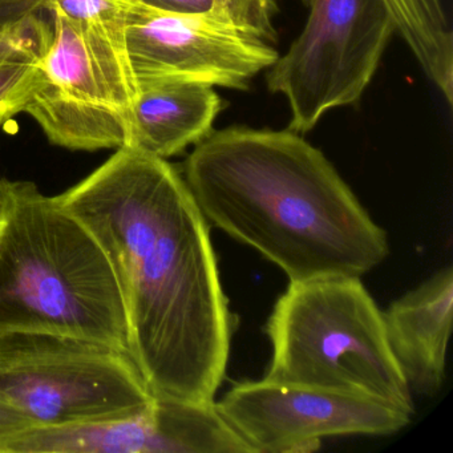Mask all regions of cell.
I'll list each match as a JSON object with an SVG mask.
<instances>
[{
	"mask_svg": "<svg viewBox=\"0 0 453 453\" xmlns=\"http://www.w3.org/2000/svg\"><path fill=\"white\" fill-rule=\"evenodd\" d=\"M104 249L129 355L155 396L214 402L229 360L227 309L208 221L164 158L119 148L58 196Z\"/></svg>",
	"mask_w": 453,
	"mask_h": 453,
	"instance_id": "6da1fadb",
	"label": "cell"
},
{
	"mask_svg": "<svg viewBox=\"0 0 453 453\" xmlns=\"http://www.w3.org/2000/svg\"><path fill=\"white\" fill-rule=\"evenodd\" d=\"M184 180L206 221L290 282L360 278L388 257L386 232L296 132H211L188 157Z\"/></svg>",
	"mask_w": 453,
	"mask_h": 453,
	"instance_id": "7a4b0ae2",
	"label": "cell"
},
{
	"mask_svg": "<svg viewBox=\"0 0 453 453\" xmlns=\"http://www.w3.org/2000/svg\"><path fill=\"white\" fill-rule=\"evenodd\" d=\"M42 333L129 354L112 265L91 230L57 197L4 180L0 219V335Z\"/></svg>",
	"mask_w": 453,
	"mask_h": 453,
	"instance_id": "3957f363",
	"label": "cell"
},
{
	"mask_svg": "<svg viewBox=\"0 0 453 453\" xmlns=\"http://www.w3.org/2000/svg\"><path fill=\"white\" fill-rule=\"evenodd\" d=\"M266 334L273 347L266 380L415 411L383 311L360 278L290 282L275 302Z\"/></svg>",
	"mask_w": 453,
	"mask_h": 453,
	"instance_id": "277c9868",
	"label": "cell"
},
{
	"mask_svg": "<svg viewBox=\"0 0 453 453\" xmlns=\"http://www.w3.org/2000/svg\"><path fill=\"white\" fill-rule=\"evenodd\" d=\"M156 396L128 352L100 342L42 333L0 335V404L33 426L127 418Z\"/></svg>",
	"mask_w": 453,
	"mask_h": 453,
	"instance_id": "5b68a950",
	"label": "cell"
},
{
	"mask_svg": "<svg viewBox=\"0 0 453 453\" xmlns=\"http://www.w3.org/2000/svg\"><path fill=\"white\" fill-rule=\"evenodd\" d=\"M51 14L52 35L42 57L43 81L26 112L59 147H127L137 86L127 54L126 18L81 22L52 9Z\"/></svg>",
	"mask_w": 453,
	"mask_h": 453,
	"instance_id": "8992f818",
	"label": "cell"
},
{
	"mask_svg": "<svg viewBox=\"0 0 453 453\" xmlns=\"http://www.w3.org/2000/svg\"><path fill=\"white\" fill-rule=\"evenodd\" d=\"M395 33L383 0H311L306 27L267 76L290 105L288 129L306 134L328 111L357 103Z\"/></svg>",
	"mask_w": 453,
	"mask_h": 453,
	"instance_id": "52a82bcc",
	"label": "cell"
},
{
	"mask_svg": "<svg viewBox=\"0 0 453 453\" xmlns=\"http://www.w3.org/2000/svg\"><path fill=\"white\" fill-rule=\"evenodd\" d=\"M216 405L253 453L312 452L323 437L389 436L412 416L376 400L266 379L237 384Z\"/></svg>",
	"mask_w": 453,
	"mask_h": 453,
	"instance_id": "ba28073f",
	"label": "cell"
},
{
	"mask_svg": "<svg viewBox=\"0 0 453 453\" xmlns=\"http://www.w3.org/2000/svg\"><path fill=\"white\" fill-rule=\"evenodd\" d=\"M126 46L137 81H198L246 89L278 52L221 15L169 14L127 0Z\"/></svg>",
	"mask_w": 453,
	"mask_h": 453,
	"instance_id": "9c48e42d",
	"label": "cell"
},
{
	"mask_svg": "<svg viewBox=\"0 0 453 453\" xmlns=\"http://www.w3.org/2000/svg\"><path fill=\"white\" fill-rule=\"evenodd\" d=\"M253 453L216 403L156 396L127 418L65 426H31L0 440V453Z\"/></svg>",
	"mask_w": 453,
	"mask_h": 453,
	"instance_id": "30bf717a",
	"label": "cell"
},
{
	"mask_svg": "<svg viewBox=\"0 0 453 453\" xmlns=\"http://www.w3.org/2000/svg\"><path fill=\"white\" fill-rule=\"evenodd\" d=\"M452 318V266L440 270L383 311L389 347L411 391L434 396L441 388Z\"/></svg>",
	"mask_w": 453,
	"mask_h": 453,
	"instance_id": "8fae6325",
	"label": "cell"
},
{
	"mask_svg": "<svg viewBox=\"0 0 453 453\" xmlns=\"http://www.w3.org/2000/svg\"><path fill=\"white\" fill-rule=\"evenodd\" d=\"M127 147L166 160L213 132L222 100L209 84L198 81H137Z\"/></svg>",
	"mask_w": 453,
	"mask_h": 453,
	"instance_id": "7c38bea8",
	"label": "cell"
},
{
	"mask_svg": "<svg viewBox=\"0 0 453 453\" xmlns=\"http://www.w3.org/2000/svg\"><path fill=\"white\" fill-rule=\"evenodd\" d=\"M426 75L453 103V35L442 0H383Z\"/></svg>",
	"mask_w": 453,
	"mask_h": 453,
	"instance_id": "4fadbf2b",
	"label": "cell"
},
{
	"mask_svg": "<svg viewBox=\"0 0 453 453\" xmlns=\"http://www.w3.org/2000/svg\"><path fill=\"white\" fill-rule=\"evenodd\" d=\"M51 35L44 41L0 52V127L18 113L26 112L31 97L41 86L42 57Z\"/></svg>",
	"mask_w": 453,
	"mask_h": 453,
	"instance_id": "5bb4252c",
	"label": "cell"
},
{
	"mask_svg": "<svg viewBox=\"0 0 453 453\" xmlns=\"http://www.w3.org/2000/svg\"><path fill=\"white\" fill-rule=\"evenodd\" d=\"M51 33L50 0H0V52L44 41Z\"/></svg>",
	"mask_w": 453,
	"mask_h": 453,
	"instance_id": "9a60e30c",
	"label": "cell"
},
{
	"mask_svg": "<svg viewBox=\"0 0 453 453\" xmlns=\"http://www.w3.org/2000/svg\"><path fill=\"white\" fill-rule=\"evenodd\" d=\"M225 4L238 28L273 44L277 35L270 0H225Z\"/></svg>",
	"mask_w": 453,
	"mask_h": 453,
	"instance_id": "2e32d148",
	"label": "cell"
},
{
	"mask_svg": "<svg viewBox=\"0 0 453 453\" xmlns=\"http://www.w3.org/2000/svg\"><path fill=\"white\" fill-rule=\"evenodd\" d=\"M136 2L169 14L188 15V17L221 15L235 26L227 12L225 0H136Z\"/></svg>",
	"mask_w": 453,
	"mask_h": 453,
	"instance_id": "e0dca14e",
	"label": "cell"
},
{
	"mask_svg": "<svg viewBox=\"0 0 453 453\" xmlns=\"http://www.w3.org/2000/svg\"><path fill=\"white\" fill-rule=\"evenodd\" d=\"M31 423L14 408L0 404V440L14 436L26 429L31 428Z\"/></svg>",
	"mask_w": 453,
	"mask_h": 453,
	"instance_id": "ac0fdd59",
	"label": "cell"
},
{
	"mask_svg": "<svg viewBox=\"0 0 453 453\" xmlns=\"http://www.w3.org/2000/svg\"><path fill=\"white\" fill-rule=\"evenodd\" d=\"M4 180H0V219L4 213Z\"/></svg>",
	"mask_w": 453,
	"mask_h": 453,
	"instance_id": "d6986e66",
	"label": "cell"
}]
</instances>
